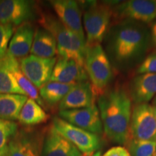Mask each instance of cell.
Returning a JSON list of instances; mask_svg holds the SVG:
<instances>
[{"label":"cell","mask_w":156,"mask_h":156,"mask_svg":"<svg viewBox=\"0 0 156 156\" xmlns=\"http://www.w3.org/2000/svg\"><path fill=\"white\" fill-rule=\"evenodd\" d=\"M105 38L107 56L120 69L141 63L151 44L150 29L133 21H122L112 25Z\"/></svg>","instance_id":"1"},{"label":"cell","mask_w":156,"mask_h":156,"mask_svg":"<svg viewBox=\"0 0 156 156\" xmlns=\"http://www.w3.org/2000/svg\"><path fill=\"white\" fill-rule=\"evenodd\" d=\"M97 104L107 139L119 145H126L132 110L129 90L120 85L106 90L99 95Z\"/></svg>","instance_id":"2"},{"label":"cell","mask_w":156,"mask_h":156,"mask_svg":"<svg viewBox=\"0 0 156 156\" xmlns=\"http://www.w3.org/2000/svg\"><path fill=\"white\" fill-rule=\"evenodd\" d=\"M39 23L41 28L53 35L57 45L58 56L75 60L85 67L86 53V41L85 40L66 28L57 17L52 15H42Z\"/></svg>","instance_id":"3"},{"label":"cell","mask_w":156,"mask_h":156,"mask_svg":"<svg viewBox=\"0 0 156 156\" xmlns=\"http://www.w3.org/2000/svg\"><path fill=\"white\" fill-rule=\"evenodd\" d=\"M112 7L107 3L92 2L83 13V28L86 46L101 44L110 29Z\"/></svg>","instance_id":"4"},{"label":"cell","mask_w":156,"mask_h":156,"mask_svg":"<svg viewBox=\"0 0 156 156\" xmlns=\"http://www.w3.org/2000/svg\"><path fill=\"white\" fill-rule=\"evenodd\" d=\"M84 66L96 95H101L113 78L112 64L101 44L86 46Z\"/></svg>","instance_id":"5"},{"label":"cell","mask_w":156,"mask_h":156,"mask_svg":"<svg viewBox=\"0 0 156 156\" xmlns=\"http://www.w3.org/2000/svg\"><path fill=\"white\" fill-rule=\"evenodd\" d=\"M51 126L84 155H90L98 151L101 147V142L99 135L77 127L59 116L54 117Z\"/></svg>","instance_id":"6"},{"label":"cell","mask_w":156,"mask_h":156,"mask_svg":"<svg viewBox=\"0 0 156 156\" xmlns=\"http://www.w3.org/2000/svg\"><path fill=\"white\" fill-rule=\"evenodd\" d=\"M129 140L156 142V119L149 103L132 106Z\"/></svg>","instance_id":"7"},{"label":"cell","mask_w":156,"mask_h":156,"mask_svg":"<svg viewBox=\"0 0 156 156\" xmlns=\"http://www.w3.org/2000/svg\"><path fill=\"white\" fill-rule=\"evenodd\" d=\"M113 18L151 24L156 20V0H128L112 7Z\"/></svg>","instance_id":"8"},{"label":"cell","mask_w":156,"mask_h":156,"mask_svg":"<svg viewBox=\"0 0 156 156\" xmlns=\"http://www.w3.org/2000/svg\"><path fill=\"white\" fill-rule=\"evenodd\" d=\"M44 137L38 130L18 129L9 142L6 156H41Z\"/></svg>","instance_id":"9"},{"label":"cell","mask_w":156,"mask_h":156,"mask_svg":"<svg viewBox=\"0 0 156 156\" xmlns=\"http://www.w3.org/2000/svg\"><path fill=\"white\" fill-rule=\"evenodd\" d=\"M57 57L41 58L29 55L19 61L20 69L25 77L37 89L50 82Z\"/></svg>","instance_id":"10"},{"label":"cell","mask_w":156,"mask_h":156,"mask_svg":"<svg viewBox=\"0 0 156 156\" xmlns=\"http://www.w3.org/2000/svg\"><path fill=\"white\" fill-rule=\"evenodd\" d=\"M36 17L34 2L0 0V24L19 26Z\"/></svg>","instance_id":"11"},{"label":"cell","mask_w":156,"mask_h":156,"mask_svg":"<svg viewBox=\"0 0 156 156\" xmlns=\"http://www.w3.org/2000/svg\"><path fill=\"white\" fill-rule=\"evenodd\" d=\"M58 115L66 122L91 133L98 135L103 132L100 112L96 104L87 108L59 111Z\"/></svg>","instance_id":"12"},{"label":"cell","mask_w":156,"mask_h":156,"mask_svg":"<svg viewBox=\"0 0 156 156\" xmlns=\"http://www.w3.org/2000/svg\"><path fill=\"white\" fill-rule=\"evenodd\" d=\"M50 4L62 24L85 41L82 12L79 4L74 0H54L51 1Z\"/></svg>","instance_id":"13"},{"label":"cell","mask_w":156,"mask_h":156,"mask_svg":"<svg viewBox=\"0 0 156 156\" xmlns=\"http://www.w3.org/2000/svg\"><path fill=\"white\" fill-rule=\"evenodd\" d=\"M89 80L85 67L73 59L57 57L50 81L75 85Z\"/></svg>","instance_id":"14"},{"label":"cell","mask_w":156,"mask_h":156,"mask_svg":"<svg viewBox=\"0 0 156 156\" xmlns=\"http://www.w3.org/2000/svg\"><path fill=\"white\" fill-rule=\"evenodd\" d=\"M95 93L89 80L74 85L58 103L59 111L87 108L95 104Z\"/></svg>","instance_id":"15"},{"label":"cell","mask_w":156,"mask_h":156,"mask_svg":"<svg viewBox=\"0 0 156 156\" xmlns=\"http://www.w3.org/2000/svg\"><path fill=\"white\" fill-rule=\"evenodd\" d=\"M75 145L51 126L45 134L41 156H82Z\"/></svg>","instance_id":"16"},{"label":"cell","mask_w":156,"mask_h":156,"mask_svg":"<svg viewBox=\"0 0 156 156\" xmlns=\"http://www.w3.org/2000/svg\"><path fill=\"white\" fill-rule=\"evenodd\" d=\"M129 93L134 104L148 103L156 95V73L142 74L133 77Z\"/></svg>","instance_id":"17"},{"label":"cell","mask_w":156,"mask_h":156,"mask_svg":"<svg viewBox=\"0 0 156 156\" xmlns=\"http://www.w3.org/2000/svg\"><path fill=\"white\" fill-rule=\"evenodd\" d=\"M35 32L34 25L30 22L19 25L12 35L7 52L16 58L28 56L32 47Z\"/></svg>","instance_id":"18"},{"label":"cell","mask_w":156,"mask_h":156,"mask_svg":"<svg viewBox=\"0 0 156 156\" xmlns=\"http://www.w3.org/2000/svg\"><path fill=\"white\" fill-rule=\"evenodd\" d=\"M0 62L10 72L19 86L25 93L27 96L34 99L41 106H44V101L39 95L38 89L28 80V78L23 74L20 69L18 59L7 52L5 57L0 60Z\"/></svg>","instance_id":"19"},{"label":"cell","mask_w":156,"mask_h":156,"mask_svg":"<svg viewBox=\"0 0 156 156\" xmlns=\"http://www.w3.org/2000/svg\"><path fill=\"white\" fill-rule=\"evenodd\" d=\"M30 53L41 58L56 57L57 45L53 35L43 28H37Z\"/></svg>","instance_id":"20"},{"label":"cell","mask_w":156,"mask_h":156,"mask_svg":"<svg viewBox=\"0 0 156 156\" xmlns=\"http://www.w3.org/2000/svg\"><path fill=\"white\" fill-rule=\"evenodd\" d=\"M26 95L19 94H0V119L15 122L28 100Z\"/></svg>","instance_id":"21"},{"label":"cell","mask_w":156,"mask_h":156,"mask_svg":"<svg viewBox=\"0 0 156 156\" xmlns=\"http://www.w3.org/2000/svg\"><path fill=\"white\" fill-rule=\"evenodd\" d=\"M48 116L34 99L28 98L20 113L18 121L23 125L26 126H36L46 122Z\"/></svg>","instance_id":"22"},{"label":"cell","mask_w":156,"mask_h":156,"mask_svg":"<svg viewBox=\"0 0 156 156\" xmlns=\"http://www.w3.org/2000/svg\"><path fill=\"white\" fill-rule=\"evenodd\" d=\"M73 86L50 81L38 90L39 95L43 101L50 106H54L61 102Z\"/></svg>","instance_id":"23"},{"label":"cell","mask_w":156,"mask_h":156,"mask_svg":"<svg viewBox=\"0 0 156 156\" xmlns=\"http://www.w3.org/2000/svg\"><path fill=\"white\" fill-rule=\"evenodd\" d=\"M0 94H19L26 95L20 88L10 72L0 62Z\"/></svg>","instance_id":"24"},{"label":"cell","mask_w":156,"mask_h":156,"mask_svg":"<svg viewBox=\"0 0 156 156\" xmlns=\"http://www.w3.org/2000/svg\"><path fill=\"white\" fill-rule=\"evenodd\" d=\"M18 129L15 122L0 119V156H6L9 142Z\"/></svg>","instance_id":"25"},{"label":"cell","mask_w":156,"mask_h":156,"mask_svg":"<svg viewBox=\"0 0 156 156\" xmlns=\"http://www.w3.org/2000/svg\"><path fill=\"white\" fill-rule=\"evenodd\" d=\"M130 156H154L156 153V142L129 140L126 144Z\"/></svg>","instance_id":"26"},{"label":"cell","mask_w":156,"mask_h":156,"mask_svg":"<svg viewBox=\"0 0 156 156\" xmlns=\"http://www.w3.org/2000/svg\"><path fill=\"white\" fill-rule=\"evenodd\" d=\"M13 34L14 27L12 25L0 24V60L7 54Z\"/></svg>","instance_id":"27"},{"label":"cell","mask_w":156,"mask_h":156,"mask_svg":"<svg viewBox=\"0 0 156 156\" xmlns=\"http://www.w3.org/2000/svg\"><path fill=\"white\" fill-rule=\"evenodd\" d=\"M156 73V51L145 56L136 69V75Z\"/></svg>","instance_id":"28"},{"label":"cell","mask_w":156,"mask_h":156,"mask_svg":"<svg viewBox=\"0 0 156 156\" xmlns=\"http://www.w3.org/2000/svg\"><path fill=\"white\" fill-rule=\"evenodd\" d=\"M102 156H130V154L125 147L118 145L110 148Z\"/></svg>","instance_id":"29"},{"label":"cell","mask_w":156,"mask_h":156,"mask_svg":"<svg viewBox=\"0 0 156 156\" xmlns=\"http://www.w3.org/2000/svg\"><path fill=\"white\" fill-rule=\"evenodd\" d=\"M150 34H151V44L156 48V20L151 24Z\"/></svg>","instance_id":"30"},{"label":"cell","mask_w":156,"mask_h":156,"mask_svg":"<svg viewBox=\"0 0 156 156\" xmlns=\"http://www.w3.org/2000/svg\"><path fill=\"white\" fill-rule=\"evenodd\" d=\"M85 156H102V154H101V151H97L93 153L92 154L89 155H85Z\"/></svg>","instance_id":"31"},{"label":"cell","mask_w":156,"mask_h":156,"mask_svg":"<svg viewBox=\"0 0 156 156\" xmlns=\"http://www.w3.org/2000/svg\"><path fill=\"white\" fill-rule=\"evenodd\" d=\"M152 103H153V105H152V106H156V95H155V96L153 98V102H152Z\"/></svg>","instance_id":"32"},{"label":"cell","mask_w":156,"mask_h":156,"mask_svg":"<svg viewBox=\"0 0 156 156\" xmlns=\"http://www.w3.org/2000/svg\"><path fill=\"white\" fill-rule=\"evenodd\" d=\"M152 107H153V111L154 115H155V119H156V106H152Z\"/></svg>","instance_id":"33"},{"label":"cell","mask_w":156,"mask_h":156,"mask_svg":"<svg viewBox=\"0 0 156 156\" xmlns=\"http://www.w3.org/2000/svg\"><path fill=\"white\" fill-rule=\"evenodd\" d=\"M154 156H156V153H155V155H154Z\"/></svg>","instance_id":"34"},{"label":"cell","mask_w":156,"mask_h":156,"mask_svg":"<svg viewBox=\"0 0 156 156\" xmlns=\"http://www.w3.org/2000/svg\"><path fill=\"white\" fill-rule=\"evenodd\" d=\"M82 156H85V155H82Z\"/></svg>","instance_id":"35"}]
</instances>
